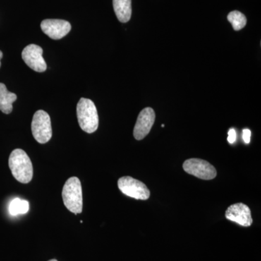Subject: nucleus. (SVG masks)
I'll return each instance as SVG.
<instances>
[{"instance_id": "obj_1", "label": "nucleus", "mask_w": 261, "mask_h": 261, "mask_svg": "<svg viewBox=\"0 0 261 261\" xmlns=\"http://www.w3.org/2000/svg\"><path fill=\"white\" fill-rule=\"evenodd\" d=\"M9 167L17 181L23 184H28L32 181L34 172L32 163L23 149H15L11 152Z\"/></svg>"}, {"instance_id": "obj_2", "label": "nucleus", "mask_w": 261, "mask_h": 261, "mask_svg": "<svg viewBox=\"0 0 261 261\" xmlns=\"http://www.w3.org/2000/svg\"><path fill=\"white\" fill-rule=\"evenodd\" d=\"M77 118L81 128L87 133L96 132L99 126V116L95 105L91 99L81 98L76 107Z\"/></svg>"}, {"instance_id": "obj_3", "label": "nucleus", "mask_w": 261, "mask_h": 261, "mask_svg": "<svg viewBox=\"0 0 261 261\" xmlns=\"http://www.w3.org/2000/svg\"><path fill=\"white\" fill-rule=\"evenodd\" d=\"M63 202L68 211L74 214H81L83 210V196L82 184L77 177L68 178L62 192Z\"/></svg>"}, {"instance_id": "obj_4", "label": "nucleus", "mask_w": 261, "mask_h": 261, "mask_svg": "<svg viewBox=\"0 0 261 261\" xmlns=\"http://www.w3.org/2000/svg\"><path fill=\"white\" fill-rule=\"evenodd\" d=\"M33 136L37 142L45 144L53 136L50 117L45 111L40 110L34 113L32 123Z\"/></svg>"}, {"instance_id": "obj_5", "label": "nucleus", "mask_w": 261, "mask_h": 261, "mask_svg": "<svg viewBox=\"0 0 261 261\" xmlns=\"http://www.w3.org/2000/svg\"><path fill=\"white\" fill-rule=\"evenodd\" d=\"M118 186L122 193L137 200H146L150 196V192L143 182L130 176L119 178Z\"/></svg>"}, {"instance_id": "obj_6", "label": "nucleus", "mask_w": 261, "mask_h": 261, "mask_svg": "<svg viewBox=\"0 0 261 261\" xmlns=\"http://www.w3.org/2000/svg\"><path fill=\"white\" fill-rule=\"evenodd\" d=\"M183 168L189 174L204 180L216 178L217 171L214 166L207 161L198 159L187 160L183 163Z\"/></svg>"}, {"instance_id": "obj_7", "label": "nucleus", "mask_w": 261, "mask_h": 261, "mask_svg": "<svg viewBox=\"0 0 261 261\" xmlns=\"http://www.w3.org/2000/svg\"><path fill=\"white\" fill-rule=\"evenodd\" d=\"M42 48L37 44H29L22 51V58L29 68L35 71L42 72L47 70V64L43 58Z\"/></svg>"}, {"instance_id": "obj_8", "label": "nucleus", "mask_w": 261, "mask_h": 261, "mask_svg": "<svg viewBox=\"0 0 261 261\" xmlns=\"http://www.w3.org/2000/svg\"><path fill=\"white\" fill-rule=\"evenodd\" d=\"M154 120L155 113L152 108H146L141 111L134 128V137L136 140H143L148 135L153 126Z\"/></svg>"}, {"instance_id": "obj_9", "label": "nucleus", "mask_w": 261, "mask_h": 261, "mask_svg": "<svg viewBox=\"0 0 261 261\" xmlns=\"http://www.w3.org/2000/svg\"><path fill=\"white\" fill-rule=\"evenodd\" d=\"M42 32L53 39H61L65 37L71 29L69 22L59 19H46L41 23Z\"/></svg>"}, {"instance_id": "obj_10", "label": "nucleus", "mask_w": 261, "mask_h": 261, "mask_svg": "<svg viewBox=\"0 0 261 261\" xmlns=\"http://www.w3.org/2000/svg\"><path fill=\"white\" fill-rule=\"evenodd\" d=\"M225 216L229 221L245 227L251 226L253 222L250 209L248 206L242 202L230 205L225 213Z\"/></svg>"}, {"instance_id": "obj_11", "label": "nucleus", "mask_w": 261, "mask_h": 261, "mask_svg": "<svg viewBox=\"0 0 261 261\" xmlns=\"http://www.w3.org/2000/svg\"><path fill=\"white\" fill-rule=\"evenodd\" d=\"M113 9L121 23L129 21L132 17V0H113Z\"/></svg>"}, {"instance_id": "obj_12", "label": "nucleus", "mask_w": 261, "mask_h": 261, "mask_svg": "<svg viewBox=\"0 0 261 261\" xmlns=\"http://www.w3.org/2000/svg\"><path fill=\"white\" fill-rule=\"evenodd\" d=\"M16 99V94L9 92L4 84L0 83V111L9 114L13 111V103Z\"/></svg>"}, {"instance_id": "obj_13", "label": "nucleus", "mask_w": 261, "mask_h": 261, "mask_svg": "<svg viewBox=\"0 0 261 261\" xmlns=\"http://www.w3.org/2000/svg\"><path fill=\"white\" fill-rule=\"evenodd\" d=\"M227 19L229 23L232 25L233 30L240 31L243 29L246 25L247 18L245 15L242 13L241 12L238 10H233V11L229 13L228 15Z\"/></svg>"}, {"instance_id": "obj_14", "label": "nucleus", "mask_w": 261, "mask_h": 261, "mask_svg": "<svg viewBox=\"0 0 261 261\" xmlns=\"http://www.w3.org/2000/svg\"><path fill=\"white\" fill-rule=\"evenodd\" d=\"M29 210V203L28 201L15 198L12 200L9 205V212L12 216L25 214Z\"/></svg>"}, {"instance_id": "obj_15", "label": "nucleus", "mask_w": 261, "mask_h": 261, "mask_svg": "<svg viewBox=\"0 0 261 261\" xmlns=\"http://www.w3.org/2000/svg\"><path fill=\"white\" fill-rule=\"evenodd\" d=\"M228 142H229L230 144L234 143V142H236L237 139V133L234 128H231V129L228 130Z\"/></svg>"}, {"instance_id": "obj_16", "label": "nucleus", "mask_w": 261, "mask_h": 261, "mask_svg": "<svg viewBox=\"0 0 261 261\" xmlns=\"http://www.w3.org/2000/svg\"><path fill=\"white\" fill-rule=\"evenodd\" d=\"M250 137H251V130L248 128H245L243 130V138L244 142L246 144H249L250 142Z\"/></svg>"}, {"instance_id": "obj_17", "label": "nucleus", "mask_w": 261, "mask_h": 261, "mask_svg": "<svg viewBox=\"0 0 261 261\" xmlns=\"http://www.w3.org/2000/svg\"><path fill=\"white\" fill-rule=\"evenodd\" d=\"M3 54L2 51H0V67H1V60L3 58Z\"/></svg>"}, {"instance_id": "obj_18", "label": "nucleus", "mask_w": 261, "mask_h": 261, "mask_svg": "<svg viewBox=\"0 0 261 261\" xmlns=\"http://www.w3.org/2000/svg\"><path fill=\"white\" fill-rule=\"evenodd\" d=\"M48 261H58V260H56V259H51V260H49Z\"/></svg>"}]
</instances>
